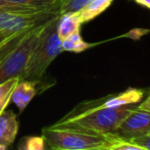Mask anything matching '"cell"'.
<instances>
[{"mask_svg": "<svg viewBox=\"0 0 150 150\" xmlns=\"http://www.w3.org/2000/svg\"><path fill=\"white\" fill-rule=\"evenodd\" d=\"M82 22L77 12H67L60 14L57 24V34L60 40H64L81 30Z\"/></svg>", "mask_w": 150, "mask_h": 150, "instance_id": "cell-10", "label": "cell"}, {"mask_svg": "<svg viewBox=\"0 0 150 150\" xmlns=\"http://www.w3.org/2000/svg\"><path fill=\"white\" fill-rule=\"evenodd\" d=\"M112 2L113 0H91L88 2L81 10L77 12L82 24L90 22L100 16L111 5Z\"/></svg>", "mask_w": 150, "mask_h": 150, "instance_id": "cell-11", "label": "cell"}, {"mask_svg": "<svg viewBox=\"0 0 150 150\" xmlns=\"http://www.w3.org/2000/svg\"><path fill=\"white\" fill-rule=\"evenodd\" d=\"M58 14V9L40 10L34 12L0 10V31L10 35L22 33L46 24L48 21Z\"/></svg>", "mask_w": 150, "mask_h": 150, "instance_id": "cell-5", "label": "cell"}, {"mask_svg": "<svg viewBox=\"0 0 150 150\" xmlns=\"http://www.w3.org/2000/svg\"><path fill=\"white\" fill-rule=\"evenodd\" d=\"M46 150H56V149H52V148H50V147H48L47 145H46Z\"/></svg>", "mask_w": 150, "mask_h": 150, "instance_id": "cell-24", "label": "cell"}, {"mask_svg": "<svg viewBox=\"0 0 150 150\" xmlns=\"http://www.w3.org/2000/svg\"><path fill=\"white\" fill-rule=\"evenodd\" d=\"M0 10H7V11H18V12H34V11H40L38 9H34L27 6H21L16 5L7 0H0ZM48 10V9H47Z\"/></svg>", "mask_w": 150, "mask_h": 150, "instance_id": "cell-17", "label": "cell"}, {"mask_svg": "<svg viewBox=\"0 0 150 150\" xmlns=\"http://www.w3.org/2000/svg\"><path fill=\"white\" fill-rule=\"evenodd\" d=\"M20 80V78H12L3 83H0V115L5 110L11 101L12 92Z\"/></svg>", "mask_w": 150, "mask_h": 150, "instance_id": "cell-14", "label": "cell"}, {"mask_svg": "<svg viewBox=\"0 0 150 150\" xmlns=\"http://www.w3.org/2000/svg\"><path fill=\"white\" fill-rule=\"evenodd\" d=\"M137 106L138 103L119 107H105L101 103V98L84 101L54 124L75 126L112 136L120 122Z\"/></svg>", "mask_w": 150, "mask_h": 150, "instance_id": "cell-1", "label": "cell"}, {"mask_svg": "<svg viewBox=\"0 0 150 150\" xmlns=\"http://www.w3.org/2000/svg\"><path fill=\"white\" fill-rule=\"evenodd\" d=\"M37 93V83L28 80H20L11 95V101L20 112H23Z\"/></svg>", "mask_w": 150, "mask_h": 150, "instance_id": "cell-9", "label": "cell"}, {"mask_svg": "<svg viewBox=\"0 0 150 150\" xmlns=\"http://www.w3.org/2000/svg\"><path fill=\"white\" fill-rule=\"evenodd\" d=\"M18 34H20V33H18ZM16 35H18V34L10 35V34H7V33H5V32L0 31V47H2L4 44H6L8 41H9V40H11Z\"/></svg>", "mask_w": 150, "mask_h": 150, "instance_id": "cell-20", "label": "cell"}, {"mask_svg": "<svg viewBox=\"0 0 150 150\" xmlns=\"http://www.w3.org/2000/svg\"><path fill=\"white\" fill-rule=\"evenodd\" d=\"M91 0H62L59 6V14L78 12Z\"/></svg>", "mask_w": 150, "mask_h": 150, "instance_id": "cell-16", "label": "cell"}, {"mask_svg": "<svg viewBox=\"0 0 150 150\" xmlns=\"http://www.w3.org/2000/svg\"><path fill=\"white\" fill-rule=\"evenodd\" d=\"M138 108L150 112V93L148 94V96L144 99V101H142L140 104H138Z\"/></svg>", "mask_w": 150, "mask_h": 150, "instance_id": "cell-21", "label": "cell"}, {"mask_svg": "<svg viewBox=\"0 0 150 150\" xmlns=\"http://www.w3.org/2000/svg\"><path fill=\"white\" fill-rule=\"evenodd\" d=\"M8 2L16 5L27 6L38 10L58 9L62 0H7Z\"/></svg>", "mask_w": 150, "mask_h": 150, "instance_id": "cell-13", "label": "cell"}, {"mask_svg": "<svg viewBox=\"0 0 150 150\" xmlns=\"http://www.w3.org/2000/svg\"><path fill=\"white\" fill-rule=\"evenodd\" d=\"M0 48H1V47H0Z\"/></svg>", "mask_w": 150, "mask_h": 150, "instance_id": "cell-26", "label": "cell"}, {"mask_svg": "<svg viewBox=\"0 0 150 150\" xmlns=\"http://www.w3.org/2000/svg\"><path fill=\"white\" fill-rule=\"evenodd\" d=\"M60 14L47 22L39 34L28 64L21 80H28L39 84L48 67L63 51L61 40L57 34Z\"/></svg>", "mask_w": 150, "mask_h": 150, "instance_id": "cell-3", "label": "cell"}, {"mask_svg": "<svg viewBox=\"0 0 150 150\" xmlns=\"http://www.w3.org/2000/svg\"><path fill=\"white\" fill-rule=\"evenodd\" d=\"M106 150H147L139 145L132 143L130 141L117 140L110 145Z\"/></svg>", "mask_w": 150, "mask_h": 150, "instance_id": "cell-18", "label": "cell"}, {"mask_svg": "<svg viewBox=\"0 0 150 150\" xmlns=\"http://www.w3.org/2000/svg\"><path fill=\"white\" fill-rule=\"evenodd\" d=\"M18 150H46V142L42 136H27L21 139Z\"/></svg>", "mask_w": 150, "mask_h": 150, "instance_id": "cell-15", "label": "cell"}, {"mask_svg": "<svg viewBox=\"0 0 150 150\" xmlns=\"http://www.w3.org/2000/svg\"><path fill=\"white\" fill-rule=\"evenodd\" d=\"M61 45H62L63 51L74 52V53H81V52L85 51V50L89 49L90 47L94 46V44H90L88 42L84 41L80 32H78V33L73 34L69 37L62 40Z\"/></svg>", "mask_w": 150, "mask_h": 150, "instance_id": "cell-12", "label": "cell"}, {"mask_svg": "<svg viewBox=\"0 0 150 150\" xmlns=\"http://www.w3.org/2000/svg\"><path fill=\"white\" fill-rule=\"evenodd\" d=\"M20 128L18 115L12 110H4L0 115V144L10 146L13 144Z\"/></svg>", "mask_w": 150, "mask_h": 150, "instance_id": "cell-7", "label": "cell"}, {"mask_svg": "<svg viewBox=\"0 0 150 150\" xmlns=\"http://www.w3.org/2000/svg\"><path fill=\"white\" fill-rule=\"evenodd\" d=\"M143 97L144 90L131 87L117 94H110L108 96L101 97V103L105 107H119L122 105L139 103L141 102Z\"/></svg>", "mask_w": 150, "mask_h": 150, "instance_id": "cell-8", "label": "cell"}, {"mask_svg": "<svg viewBox=\"0 0 150 150\" xmlns=\"http://www.w3.org/2000/svg\"><path fill=\"white\" fill-rule=\"evenodd\" d=\"M0 150H7V146H5V145H1V144H0Z\"/></svg>", "mask_w": 150, "mask_h": 150, "instance_id": "cell-23", "label": "cell"}, {"mask_svg": "<svg viewBox=\"0 0 150 150\" xmlns=\"http://www.w3.org/2000/svg\"><path fill=\"white\" fill-rule=\"evenodd\" d=\"M46 145L56 150H106L117 139L90 130L65 125L42 129Z\"/></svg>", "mask_w": 150, "mask_h": 150, "instance_id": "cell-2", "label": "cell"}, {"mask_svg": "<svg viewBox=\"0 0 150 150\" xmlns=\"http://www.w3.org/2000/svg\"><path fill=\"white\" fill-rule=\"evenodd\" d=\"M150 131V112L134 108L117 126L112 136L117 140L130 141L134 138L145 136Z\"/></svg>", "mask_w": 150, "mask_h": 150, "instance_id": "cell-6", "label": "cell"}, {"mask_svg": "<svg viewBox=\"0 0 150 150\" xmlns=\"http://www.w3.org/2000/svg\"><path fill=\"white\" fill-rule=\"evenodd\" d=\"M130 142L135 143V144L139 145V146L143 147V148L150 150V136L149 135H145V136L137 137L132 140H130Z\"/></svg>", "mask_w": 150, "mask_h": 150, "instance_id": "cell-19", "label": "cell"}, {"mask_svg": "<svg viewBox=\"0 0 150 150\" xmlns=\"http://www.w3.org/2000/svg\"><path fill=\"white\" fill-rule=\"evenodd\" d=\"M147 135H149V136H150V131H149V133H148V134H147Z\"/></svg>", "mask_w": 150, "mask_h": 150, "instance_id": "cell-25", "label": "cell"}, {"mask_svg": "<svg viewBox=\"0 0 150 150\" xmlns=\"http://www.w3.org/2000/svg\"><path fill=\"white\" fill-rule=\"evenodd\" d=\"M44 26L45 24L18 34L0 48V83L22 78Z\"/></svg>", "mask_w": 150, "mask_h": 150, "instance_id": "cell-4", "label": "cell"}, {"mask_svg": "<svg viewBox=\"0 0 150 150\" xmlns=\"http://www.w3.org/2000/svg\"><path fill=\"white\" fill-rule=\"evenodd\" d=\"M134 1L137 2L138 4H140V5L145 6V7L150 9V0H134Z\"/></svg>", "mask_w": 150, "mask_h": 150, "instance_id": "cell-22", "label": "cell"}]
</instances>
